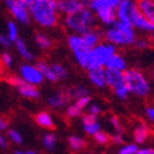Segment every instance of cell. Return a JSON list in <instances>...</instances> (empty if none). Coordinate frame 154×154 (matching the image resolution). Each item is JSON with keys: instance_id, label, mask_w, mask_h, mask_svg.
<instances>
[{"instance_id": "1", "label": "cell", "mask_w": 154, "mask_h": 154, "mask_svg": "<svg viewBox=\"0 0 154 154\" xmlns=\"http://www.w3.org/2000/svg\"><path fill=\"white\" fill-rule=\"evenodd\" d=\"M31 19L44 29L55 28L60 22L57 0H35L29 7Z\"/></svg>"}, {"instance_id": "2", "label": "cell", "mask_w": 154, "mask_h": 154, "mask_svg": "<svg viewBox=\"0 0 154 154\" xmlns=\"http://www.w3.org/2000/svg\"><path fill=\"white\" fill-rule=\"evenodd\" d=\"M97 19L95 13L87 7L66 14L63 18V26L69 34H84L96 28Z\"/></svg>"}, {"instance_id": "3", "label": "cell", "mask_w": 154, "mask_h": 154, "mask_svg": "<svg viewBox=\"0 0 154 154\" xmlns=\"http://www.w3.org/2000/svg\"><path fill=\"white\" fill-rule=\"evenodd\" d=\"M137 31L131 24L125 22H117L103 31V38L115 46H131L137 40Z\"/></svg>"}, {"instance_id": "4", "label": "cell", "mask_w": 154, "mask_h": 154, "mask_svg": "<svg viewBox=\"0 0 154 154\" xmlns=\"http://www.w3.org/2000/svg\"><path fill=\"white\" fill-rule=\"evenodd\" d=\"M125 85L128 87L130 94L144 98L148 97L152 91V85L148 76L138 68H127L123 72Z\"/></svg>"}, {"instance_id": "5", "label": "cell", "mask_w": 154, "mask_h": 154, "mask_svg": "<svg viewBox=\"0 0 154 154\" xmlns=\"http://www.w3.org/2000/svg\"><path fill=\"white\" fill-rule=\"evenodd\" d=\"M117 53V46L106 41L100 43L90 50V64L89 69L95 67H105L107 61Z\"/></svg>"}, {"instance_id": "6", "label": "cell", "mask_w": 154, "mask_h": 154, "mask_svg": "<svg viewBox=\"0 0 154 154\" xmlns=\"http://www.w3.org/2000/svg\"><path fill=\"white\" fill-rule=\"evenodd\" d=\"M20 77L28 84H31L33 86H38L44 82V77L42 75L41 71L38 69L36 65L24 63L20 65L19 68Z\"/></svg>"}, {"instance_id": "7", "label": "cell", "mask_w": 154, "mask_h": 154, "mask_svg": "<svg viewBox=\"0 0 154 154\" xmlns=\"http://www.w3.org/2000/svg\"><path fill=\"white\" fill-rule=\"evenodd\" d=\"M8 82H9L12 86L17 88L21 96L30 98V99H38L40 97V90L36 88V86H33L31 84H28L26 82L21 78L20 76H12L8 77Z\"/></svg>"}, {"instance_id": "8", "label": "cell", "mask_w": 154, "mask_h": 154, "mask_svg": "<svg viewBox=\"0 0 154 154\" xmlns=\"http://www.w3.org/2000/svg\"><path fill=\"white\" fill-rule=\"evenodd\" d=\"M139 8L137 6L135 0H121L119 2L118 7L116 8L117 21L130 24L132 17H133V14Z\"/></svg>"}, {"instance_id": "9", "label": "cell", "mask_w": 154, "mask_h": 154, "mask_svg": "<svg viewBox=\"0 0 154 154\" xmlns=\"http://www.w3.org/2000/svg\"><path fill=\"white\" fill-rule=\"evenodd\" d=\"M7 8L9 9L10 13L13 16V18L20 23L28 24L31 21L29 9L24 7L18 0H5Z\"/></svg>"}, {"instance_id": "10", "label": "cell", "mask_w": 154, "mask_h": 154, "mask_svg": "<svg viewBox=\"0 0 154 154\" xmlns=\"http://www.w3.org/2000/svg\"><path fill=\"white\" fill-rule=\"evenodd\" d=\"M89 0H57L58 11L61 14L66 16L69 13L88 7Z\"/></svg>"}, {"instance_id": "11", "label": "cell", "mask_w": 154, "mask_h": 154, "mask_svg": "<svg viewBox=\"0 0 154 154\" xmlns=\"http://www.w3.org/2000/svg\"><path fill=\"white\" fill-rule=\"evenodd\" d=\"M69 100L71 98L67 95L66 89H57L48 96V105L53 109H62L68 106Z\"/></svg>"}, {"instance_id": "12", "label": "cell", "mask_w": 154, "mask_h": 154, "mask_svg": "<svg viewBox=\"0 0 154 154\" xmlns=\"http://www.w3.org/2000/svg\"><path fill=\"white\" fill-rule=\"evenodd\" d=\"M130 24L134 28L135 31L139 30V31H142L144 33H151L154 30V24L151 21H149L139 9L135 11V13L132 17Z\"/></svg>"}, {"instance_id": "13", "label": "cell", "mask_w": 154, "mask_h": 154, "mask_svg": "<svg viewBox=\"0 0 154 154\" xmlns=\"http://www.w3.org/2000/svg\"><path fill=\"white\" fill-rule=\"evenodd\" d=\"M87 77L90 84L96 88H105L107 87L106 82V69L105 67H95L87 71Z\"/></svg>"}, {"instance_id": "14", "label": "cell", "mask_w": 154, "mask_h": 154, "mask_svg": "<svg viewBox=\"0 0 154 154\" xmlns=\"http://www.w3.org/2000/svg\"><path fill=\"white\" fill-rule=\"evenodd\" d=\"M82 123H83L84 131L86 132L87 134L93 135V137L101 130V125L98 121L97 116L90 115V113L83 115L82 116Z\"/></svg>"}, {"instance_id": "15", "label": "cell", "mask_w": 154, "mask_h": 154, "mask_svg": "<svg viewBox=\"0 0 154 154\" xmlns=\"http://www.w3.org/2000/svg\"><path fill=\"white\" fill-rule=\"evenodd\" d=\"M95 16H96L97 22H99L100 24H103L107 28L113 26L117 22V13H116V9L113 8L101 9L95 12Z\"/></svg>"}, {"instance_id": "16", "label": "cell", "mask_w": 154, "mask_h": 154, "mask_svg": "<svg viewBox=\"0 0 154 154\" xmlns=\"http://www.w3.org/2000/svg\"><path fill=\"white\" fill-rule=\"evenodd\" d=\"M106 82L107 87H109L111 89H116L118 87L125 85V75L123 72L112 69V68H106Z\"/></svg>"}, {"instance_id": "17", "label": "cell", "mask_w": 154, "mask_h": 154, "mask_svg": "<svg viewBox=\"0 0 154 154\" xmlns=\"http://www.w3.org/2000/svg\"><path fill=\"white\" fill-rule=\"evenodd\" d=\"M82 38L84 41V44L88 50H91L93 48H95L98 43L103 41V31H101L100 29H95L90 30L88 32L82 34Z\"/></svg>"}, {"instance_id": "18", "label": "cell", "mask_w": 154, "mask_h": 154, "mask_svg": "<svg viewBox=\"0 0 154 154\" xmlns=\"http://www.w3.org/2000/svg\"><path fill=\"white\" fill-rule=\"evenodd\" d=\"M150 127L144 122H139L138 125H135L134 130H133V139L137 144H142L144 143L148 138L150 137Z\"/></svg>"}, {"instance_id": "19", "label": "cell", "mask_w": 154, "mask_h": 154, "mask_svg": "<svg viewBox=\"0 0 154 154\" xmlns=\"http://www.w3.org/2000/svg\"><path fill=\"white\" fill-rule=\"evenodd\" d=\"M105 67L112 68V69H117V71L120 72H125L128 68V63H127V60L125 58V56L119 54L118 52H117L107 61Z\"/></svg>"}, {"instance_id": "20", "label": "cell", "mask_w": 154, "mask_h": 154, "mask_svg": "<svg viewBox=\"0 0 154 154\" xmlns=\"http://www.w3.org/2000/svg\"><path fill=\"white\" fill-rule=\"evenodd\" d=\"M120 1L121 0H89L88 8L94 13L101 9H106V8H113V9H116Z\"/></svg>"}, {"instance_id": "21", "label": "cell", "mask_w": 154, "mask_h": 154, "mask_svg": "<svg viewBox=\"0 0 154 154\" xmlns=\"http://www.w3.org/2000/svg\"><path fill=\"white\" fill-rule=\"evenodd\" d=\"M137 6L142 14L154 24V0H137Z\"/></svg>"}, {"instance_id": "22", "label": "cell", "mask_w": 154, "mask_h": 154, "mask_svg": "<svg viewBox=\"0 0 154 154\" xmlns=\"http://www.w3.org/2000/svg\"><path fill=\"white\" fill-rule=\"evenodd\" d=\"M36 66H38V69L41 71L42 75L44 77V80L46 79L48 82H50V83H56V82H58L57 77L54 74L53 69H52L51 64H48V62L40 61V62H38Z\"/></svg>"}, {"instance_id": "23", "label": "cell", "mask_w": 154, "mask_h": 154, "mask_svg": "<svg viewBox=\"0 0 154 154\" xmlns=\"http://www.w3.org/2000/svg\"><path fill=\"white\" fill-rule=\"evenodd\" d=\"M35 122L40 127H42V128L44 129H50L51 130V129H54L55 127L53 117L48 111H40L38 113H36Z\"/></svg>"}, {"instance_id": "24", "label": "cell", "mask_w": 154, "mask_h": 154, "mask_svg": "<svg viewBox=\"0 0 154 154\" xmlns=\"http://www.w3.org/2000/svg\"><path fill=\"white\" fill-rule=\"evenodd\" d=\"M66 91H67V95L69 96V98L74 100L78 99V98H82V97L89 96L90 94L89 88H87L84 85H74V86L67 88Z\"/></svg>"}, {"instance_id": "25", "label": "cell", "mask_w": 154, "mask_h": 154, "mask_svg": "<svg viewBox=\"0 0 154 154\" xmlns=\"http://www.w3.org/2000/svg\"><path fill=\"white\" fill-rule=\"evenodd\" d=\"M14 45H16V48L18 53H19L21 56H22L24 60L26 61H32L33 58H34V55L33 53L29 50V48L26 46V42L21 40V38H18L14 41Z\"/></svg>"}, {"instance_id": "26", "label": "cell", "mask_w": 154, "mask_h": 154, "mask_svg": "<svg viewBox=\"0 0 154 154\" xmlns=\"http://www.w3.org/2000/svg\"><path fill=\"white\" fill-rule=\"evenodd\" d=\"M35 43L38 48L41 50H44V51H48L53 46V41L52 38L45 34L44 32H38L35 34Z\"/></svg>"}, {"instance_id": "27", "label": "cell", "mask_w": 154, "mask_h": 154, "mask_svg": "<svg viewBox=\"0 0 154 154\" xmlns=\"http://www.w3.org/2000/svg\"><path fill=\"white\" fill-rule=\"evenodd\" d=\"M68 144H69V148L73 151H80L86 146V142L83 138L73 134L68 138Z\"/></svg>"}, {"instance_id": "28", "label": "cell", "mask_w": 154, "mask_h": 154, "mask_svg": "<svg viewBox=\"0 0 154 154\" xmlns=\"http://www.w3.org/2000/svg\"><path fill=\"white\" fill-rule=\"evenodd\" d=\"M51 66L58 80H63L67 78L68 69L65 65H63L62 63H53V64H51Z\"/></svg>"}, {"instance_id": "29", "label": "cell", "mask_w": 154, "mask_h": 154, "mask_svg": "<svg viewBox=\"0 0 154 154\" xmlns=\"http://www.w3.org/2000/svg\"><path fill=\"white\" fill-rule=\"evenodd\" d=\"M42 142H43L44 148L48 151H53L55 146H56V144H57V138H56V135L53 132H48V133L44 134Z\"/></svg>"}, {"instance_id": "30", "label": "cell", "mask_w": 154, "mask_h": 154, "mask_svg": "<svg viewBox=\"0 0 154 154\" xmlns=\"http://www.w3.org/2000/svg\"><path fill=\"white\" fill-rule=\"evenodd\" d=\"M65 113L68 118H78L83 116V110L79 109L75 103H72L65 108Z\"/></svg>"}, {"instance_id": "31", "label": "cell", "mask_w": 154, "mask_h": 154, "mask_svg": "<svg viewBox=\"0 0 154 154\" xmlns=\"http://www.w3.org/2000/svg\"><path fill=\"white\" fill-rule=\"evenodd\" d=\"M151 44L152 43L150 38H145V36H139L134 42V46L139 50H148L151 46Z\"/></svg>"}, {"instance_id": "32", "label": "cell", "mask_w": 154, "mask_h": 154, "mask_svg": "<svg viewBox=\"0 0 154 154\" xmlns=\"http://www.w3.org/2000/svg\"><path fill=\"white\" fill-rule=\"evenodd\" d=\"M94 138H95V141H96L97 143H99V144H101V145H106L111 141V137H110L107 132L101 131V130H100L98 133H96V134L94 135Z\"/></svg>"}, {"instance_id": "33", "label": "cell", "mask_w": 154, "mask_h": 154, "mask_svg": "<svg viewBox=\"0 0 154 154\" xmlns=\"http://www.w3.org/2000/svg\"><path fill=\"white\" fill-rule=\"evenodd\" d=\"M19 32H18V26L13 21H9L8 22V38L12 42L19 38Z\"/></svg>"}, {"instance_id": "34", "label": "cell", "mask_w": 154, "mask_h": 154, "mask_svg": "<svg viewBox=\"0 0 154 154\" xmlns=\"http://www.w3.org/2000/svg\"><path fill=\"white\" fill-rule=\"evenodd\" d=\"M113 94H115V96L117 97L118 99L125 100L129 97V95H130V91H129L128 87L125 86V85H122V86L113 89Z\"/></svg>"}, {"instance_id": "35", "label": "cell", "mask_w": 154, "mask_h": 154, "mask_svg": "<svg viewBox=\"0 0 154 154\" xmlns=\"http://www.w3.org/2000/svg\"><path fill=\"white\" fill-rule=\"evenodd\" d=\"M139 150V146L137 143H128V144L121 146L119 150V154H135Z\"/></svg>"}, {"instance_id": "36", "label": "cell", "mask_w": 154, "mask_h": 154, "mask_svg": "<svg viewBox=\"0 0 154 154\" xmlns=\"http://www.w3.org/2000/svg\"><path fill=\"white\" fill-rule=\"evenodd\" d=\"M8 137L13 143H16V144H21L23 142V139H22V135L20 134L19 131H17L14 129H11L8 131Z\"/></svg>"}, {"instance_id": "37", "label": "cell", "mask_w": 154, "mask_h": 154, "mask_svg": "<svg viewBox=\"0 0 154 154\" xmlns=\"http://www.w3.org/2000/svg\"><path fill=\"white\" fill-rule=\"evenodd\" d=\"M90 103H91V98H90V96H85V97H82V98L76 99L74 103L78 107V108H79V109L84 110L89 106Z\"/></svg>"}, {"instance_id": "38", "label": "cell", "mask_w": 154, "mask_h": 154, "mask_svg": "<svg viewBox=\"0 0 154 154\" xmlns=\"http://www.w3.org/2000/svg\"><path fill=\"white\" fill-rule=\"evenodd\" d=\"M109 120H110L111 125H112V128L115 129L117 133H122V132H123L122 123H121V121H120V119H119L117 116H111Z\"/></svg>"}, {"instance_id": "39", "label": "cell", "mask_w": 154, "mask_h": 154, "mask_svg": "<svg viewBox=\"0 0 154 154\" xmlns=\"http://www.w3.org/2000/svg\"><path fill=\"white\" fill-rule=\"evenodd\" d=\"M87 109H88V113L97 116V117L101 113V107L99 106V103H90L89 106L87 107Z\"/></svg>"}, {"instance_id": "40", "label": "cell", "mask_w": 154, "mask_h": 154, "mask_svg": "<svg viewBox=\"0 0 154 154\" xmlns=\"http://www.w3.org/2000/svg\"><path fill=\"white\" fill-rule=\"evenodd\" d=\"M1 61H2L5 66H7V67H11V66H12V63H13L12 55L10 54V53H8V52H3L2 54H1Z\"/></svg>"}, {"instance_id": "41", "label": "cell", "mask_w": 154, "mask_h": 154, "mask_svg": "<svg viewBox=\"0 0 154 154\" xmlns=\"http://www.w3.org/2000/svg\"><path fill=\"white\" fill-rule=\"evenodd\" d=\"M145 116L154 125V106H146L145 107Z\"/></svg>"}, {"instance_id": "42", "label": "cell", "mask_w": 154, "mask_h": 154, "mask_svg": "<svg viewBox=\"0 0 154 154\" xmlns=\"http://www.w3.org/2000/svg\"><path fill=\"white\" fill-rule=\"evenodd\" d=\"M0 44L5 46V48H9L12 44V41L8 38V35H5V34H0Z\"/></svg>"}, {"instance_id": "43", "label": "cell", "mask_w": 154, "mask_h": 154, "mask_svg": "<svg viewBox=\"0 0 154 154\" xmlns=\"http://www.w3.org/2000/svg\"><path fill=\"white\" fill-rule=\"evenodd\" d=\"M111 141H112L115 144H121L122 142H123L122 133H117V132H116L115 134L111 137Z\"/></svg>"}, {"instance_id": "44", "label": "cell", "mask_w": 154, "mask_h": 154, "mask_svg": "<svg viewBox=\"0 0 154 154\" xmlns=\"http://www.w3.org/2000/svg\"><path fill=\"white\" fill-rule=\"evenodd\" d=\"M135 154H154V149L153 148H143L139 149Z\"/></svg>"}, {"instance_id": "45", "label": "cell", "mask_w": 154, "mask_h": 154, "mask_svg": "<svg viewBox=\"0 0 154 154\" xmlns=\"http://www.w3.org/2000/svg\"><path fill=\"white\" fill-rule=\"evenodd\" d=\"M18 1H19L21 5H23V6L26 7V8L29 9V7L31 6V5H32V3L34 2L35 0H18Z\"/></svg>"}, {"instance_id": "46", "label": "cell", "mask_w": 154, "mask_h": 154, "mask_svg": "<svg viewBox=\"0 0 154 154\" xmlns=\"http://www.w3.org/2000/svg\"><path fill=\"white\" fill-rule=\"evenodd\" d=\"M7 145H8V143H7L6 138H5V137L1 134V132H0V146H2V148H7Z\"/></svg>"}, {"instance_id": "47", "label": "cell", "mask_w": 154, "mask_h": 154, "mask_svg": "<svg viewBox=\"0 0 154 154\" xmlns=\"http://www.w3.org/2000/svg\"><path fill=\"white\" fill-rule=\"evenodd\" d=\"M8 128V123L0 117V130H6Z\"/></svg>"}, {"instance_id": "48", "label": "cell", "mask_w": 154, "mask_h": 154, "mask_svg": "<svg viewBox=\"0 0 154 154\" xmlns=\"http://www.w3.org/2000/svg\"><path fill=\"white\" fill-rule=\"evenodd\" d=\"M150 40H151L152 44H154V30L152 31L151 33H150Z\"/></svg>"}, {"instance_id": "49", "label": "cell", "mask_w": 154, "mask_h": 154, "mask_svg": "<svg viewBox=\"0 0 154 154\" xmlns=\"http://www.w3.org/2000/svg\"><path fill=\"white\" fill-rule=\"evenodd\" d=\"M151 77H152V80H153V83H154V67H153V69H152V72H151Z\"/></svg>"}, {"instance_id": "50", "label": "cell", "mask_w": 154, "mask_h": 154, "mask_svg": "<svg viewBox=\"0 0 154 154\" xmlns=\"http://www.w3.org/2000/svg\"><path fill=\"white\" fill-rule=\"evenodd\" d=\"M29 152V154H38V153H35V152H33V151H28Z\"/></svg>"}]
</instances>
